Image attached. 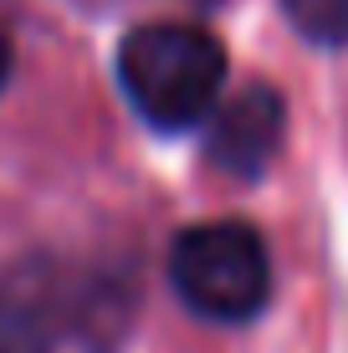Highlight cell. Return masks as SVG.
Returning a JSON list of instances; mask_svg holds the SVG:
<instances>
[{"instance_id": "obj_1", "label": "cell", "mask_w": 348, "mask_h": 353, "mask_svg": "<svg viewBox=\"0 0 348 353\" xmlns=\"http://www.w3.org/2000/svg\"><path fill=\"white\" fill-rule=\"evenodd\" d=\"M225 82V46L205 26L154 21L123 36L118 46V88L134 113L159 133H185L210 123V108Z\"/></svg>"}, {"instance_id": "obj_2", "label": "cell", "mask_w": 348, "mask_h": 353, "mask_svg": "<svg viewBox=\"0 0 348 353\" xmlns=\"http://www.w3.org/2000/svg\"><path fill=\"white\" fill-rule=\"evenodd\" d=\"M170 282L195 318L205 323H251L272 302V256L256 225L205 221L174 236Z\"/></svg>"}, {"instance_id": "obj_3", "label": "cell", "mask_w": 348, "mask_h": 353, "mask_svg": "<svg viewBox=\"0 0 348 353\" xmlns=\"http://www.w3.org/2000/svg\"><path fill=\"white\" fill-rule=\"evenodd\" d=\"M287 143V103L277 88L251 82L210 118L205 164L225 179H261Z\"/></svg>"}, {"instance_id": "obj_4", "label": "cell", "mask_w": 348, "mask_h": 353, "mask_svg": "<svg viewBox=\"0 0 348 353\" xmlns=\"http://www.w3.org/2000/svg\"><path fill=\"white\" fill-rule=\"evenodd\" d=\"M287 21L313 46H348V0H282Z\"/></svg>"}, {"instance_id": "obj_5", "label": "cell", "mask_w": 348, "mask_h": 353, "mask_svg": "<svg viewBox=\"0 0 348 353\" xmlns=\"http://www.w3.org/2000/svg\"><path fill=\"white\" fill-rule=\"evenodd\" d=\"M6 77H10V36L0 31V88H6Z\"/></svg>"}, {"instance_id": "obj_6", "label": "cell", "mask_w": 348, "mask_h": 353, "mask_svg": "<svg viewBox=\"0 0 348 353\" xmlns=\"http://www.w3.org/2000/svg\"><path fill=\"white\" fill-rule=\"evenodd\" d=\"M0 353H10V348H6V343H0Z\"/></svg>"}]
</instances>
